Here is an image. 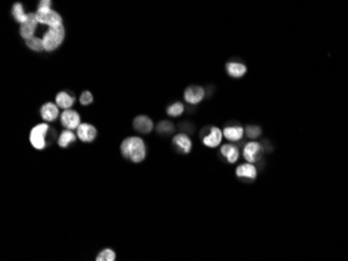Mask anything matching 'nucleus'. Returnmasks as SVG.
Returning a JSON list of instances; mask_svg holds the SVG:
<instances>
[{
  "label": "nucleus",
  "mask_w": 348,
  "mask_h": 261,
  "mask_svg": "<svg viewBox=\"0 0 348 261\" xmlns=\"http://www.w3.org/2000/svg\"><path fill=\"white\" fill-rule=\"evenodd\" d=\"M245 133L247 135V137L250 139H257L261 136L262 129L259 125H247L245 128Z\"/></svg>",
  "instance_id": "393cba45"
},
{
  "label": "nucleus",
  "mask_w": 348,
  "mask_h": 261,
  "mask_svg": "<svg viewBox=\"0 0 348 261\" xmlns=\"http://www.w3.org/2000/svg\"><path fill=\"white\" fill-rule=\"evenodd\" d=\"M76 135H78V137L80 141L89 143L94 141L97 137V130L93 124L83 122L80 125L79 129L76 130Z\"/></svg>",
  "instance_id": "9d476101"
},
{
  "label": "nucleus",
  "mask_w": 348,
  "mask_h": 261,
  "mask_svg": "<svg viewBox=\"0 0 348 261\" xmlns=\"http://www.w3.org/2000/svg\"><path fill=\"white\" fill-rule=\"evenodd\" d=\"M61 123L66 130H78L80 123V116L75 110H64L61 114Z\"/></svg>",
  "instance_id": "423d86ee"
},
{
  "label": "nucleus",
  "mask_w": 348,
  "mask_h": 261,
  "mask_svg": "<svg viewBox=\"0 0 348 261\" xmlns=\"http://www.w3.org/2000/svg\"><path fill=\"white\" fill-rule=\"evenodd\" d=\"M75 98L71 94L66 91L58 92L55 96V104L58 108H62L64 110H69V109L74 105Z\"/></svg>",
  "instance_id": "a211bd4d"
},
{
  "label": "nucleus",
  "mask_w": 348,
  "mask_h": 261,
  "mask_svg": "<svg viewBox=\"0 0 348 261\" xmlns=\"http://www.w3.org/2000/svg\"><path fill=\"white\" fill-rule=\"evenodd\" d=\"M225 69L227 74L234 79H240L247 72V67L240 62H228Z\"/></svg>",
  "instance_id": "4468645a"
},
{
  "label": "nucleus",
  "mask_w": 348,
  "mask_h": 261,
  "mask_svg": "<svg viewBox=\"0 0 348 261\" xmlns=\"http://www.w3.org/2000/svg\"><path fill=\"white\" fill-rule=\"evenodd\" d=\"M245 133V129H243L241 125H231V127H226L223 130V136L230 141L237 142L243 138Z\"/></svg>",
  "instance_id": "f3484780"
},
{
  "label": "nucleus",
  "mask_w": 348,
  "mask_h": 261,
  "mask_svg": "<svg viewBox=\"0 0 348 261\" xmlns=\"http://www.w3.org/2000/svg\"><path fill=\"white\" fill-rule=\"evenodd\" d=\"M133 125L134 130L141 134H148L154 130V122L146 115H140L135 117Z\"/></svg>",
  "instance_id": "9b49d317"
},
{
  "label": "nucleus",
  "mask_w": 348,
  "mask_h": 261,
  "mask_svg": "<svg viewBox=\"0 0 348 261\" xmlns=\"http://www.w3.org/2000/svg\"><path fill=\"white\" fill-rule=\"evenodd\" d=\"M38 22L47 25L49 28L55 27L58 24H63L62 16L52 8V1L49 0H42L39 2L36 12Z\"/></svg>",
  "instance_id": "f03ea898"
},
{
  "label": "nucleus",
  "mask_w": 348,
  "mask_h": 261,
  "mask_svg": "<svg viewBox=\"0 0 348 261\" xmlns=\"http://www.w3.org/2000/svg\"><path fill=\"white\" fill-rule=\"evenodd\" d=\"M41 117L43 118V120L50 122L54 121L58 115H59V110L56 104L54 103H45L41 108Z\"/></svg>",
  "instance_id": "ddd939ff"
},
{
  "label": "nucleus",
  "mask_w": 348,
  "mask_h": 261,
  "mask_svg": "<svg viewBox=\"0 0 348 261\" xmlns=\"http://www.w3.org/2000/svg\"><path fill=\"white\" fill-rule=\"evenodd\" d=\"M76 136H78V135H75V134L73 133V131L64 130V131L61 133V135H59L58 140H57L58 146L62 147V148L68 147V146H69V145H71V143H74V142H75Z\"/></svg>",
  "instance_id": "6ab92c4d"
},
{
  "label": "nucleus",
  "mask_w": 348,
  "mask_h": 261,
  "mask_svg": "<svg viewBox=\"0 0 348 261\" xmlns=\"http://www.w3.org/2000/svg\"><path fill=\"white\" fill-rule=\"evenodd\" d=\"M120 149L122 156L134 163H140L146 157L145 143L137 136L125 138L121 143Z\"/></svg>",
  "instance_id": "f257e3e1"
},
{
  "label": "nucleus",
  "mask_w": 348,
  "mask_h": 261,
  "mask_svg": "<svg viewBox=\"0 0 348 261\" xmlns=\"http://www.w3.org/2000/svg\"><path fill=\"white\" fill-rule=\"evenodd\" d=\"M25 44H27V46L30 50H32V52L41 53V52H43V50H45L43 40H42L41 38H38V37H31L27 40H25Z\"/></svg>",
  "instance_id": "412c9836"
},
{
  "label": "nucleus",
  "mask_w": 348,
  "mask_h": 261,
  "mask_svg": "<svg viewBox=\"0 0 348 261\" xmlns=\"http://www.w3.org/2000/svg\"><path fill=\"white\" fill-rule=\"evenodd\" d=\"M184 111H185V107L184 104H182L181 102H176L167 108V114L171 117L181 116L184 113Z\"/></svg>",
  "instance_id": "5701e85b"
},
{
  "label": "nucleus",
  "mask_w": 348,
  "mask_h": 261,
  "mask_svg": "<svg viewBox=\"0 0 348 261\" xmlns=\"http://www.w3.org/2000/svg\"><path fill=\"white\" fill-rule=\"evenodd\" d=\"M38 23L39 22L37 19L36 13H28L27 20L24 23L20 24V30H19L20 36L25 40H27L31 37H35V31Z\"/></svg>",
  "instance_id": "0eeeda50"
},
{
  "label": "nucleus",
  "mask_w": 348,
  "mask_h": 261,
  "mask_svg": "<svg viewBox=\"0 0 348 261\" xmlns=\"http://www.w3.org/2000/svg\"><path fill=\"white\" fill-rule=\"evenodd\" d=\"M263 153H264V149H263L261 143L257 141L248 142L243 149V156L248 163H254L259 161L263 156Z\"/></svg>",
  "instance_id": "39448f33"
},
{
  "label": "nucleus",
  "mask_w": 348,
  "mask_h": 261,
  "mask_svg": "<svg viewBox=\"0 0 348 261\" xmlns=\"http://www.w3.org/2000/svg\"><path fill=\"white\" fill-rule=\"evenodd\" d=\"M220 153H221V155L227 160L228 163H232V164L236 163L240 156L239 148L234 145H230V143L223 145L221 148H220Z\"/></svg>",
  "instance_id": "dca6fc26"
},
{
  "label": "nucleus",
  "mask_w": 348,
  "mask_h": 261,
  "mask_svg": "<svg viewBox=\"0 0 348 261\" xmlns=\"http://www.w3.org/2000/svg\"><path fill=\"white\" fill-rule=\"evenodd\" d=\"M222 138H223V132L217 127H212L210 128L209 133L202 137V142L206 146L214 148L220 145Z\"/></svg>",
  "instance_id": "1a4fd4ad"
},
{
  "label": "nucleus",
  "mask_w": 348,
  "mask_h": 261,
  "mask_svg": "<svg viewBox=\"0 0 348 261\" xmlns=\"http://www.w3.org/2000/svg\"><path fill=\"white\" fill-rule=\"evenodd\" d=\"M236 174L237 176H239V178L254 180L258 176V171L256 166L252 165L251 163H244L237 167Z\"/></svg>",
  "instance_id": "2eb2a0df"
},
{
  "label": "nucleus",
  "mask_w": 348,
  "mask_h": 261,
  "mask_svg": "<svg viewBox=\"0 0 348 261\" xmlns=\"http://www.w3.org/2000/svg\"><path fill=\"white\" fill-rule=\"evenodd\" d=\"M172 143L175 147H177L184 154H189L192 149V140L187 134L181 133L173 137Z\"/></svg>",
  "instance_id": "f8f14e48"
},
{
  "label": "nucleus",
  "mask_w": 348,
  "mask_h": 261,
  "mask_svg": "<svg viewBox=\"0 0 348 261\" xmlns=\"http://www.w3.org/2000/svg\"><path fill=\"white\" fill-rule=\"evenodd\" d=\"M80 102L82 106H89L93 103V95L90 91H83L80 94Z\"/></svg>",
  "instance_id": "a878e982"
},
{
  "label": "nucleus",
  "mask_w": 348,
  "mask_h": 261,
  "mask_svg": "<svg viewBox=\"0 0 348 261\" xmlns=\"http://www.w3.org/2000/svg\"><path fill=\"white\" fill-rule=\"evenodd\" d=\"M50 128L47 123H39L33 127L29 133V141L36 149H44L46 147V135Z\"/></svg>",
  "instance_id": "20e7f679"
},
{
  "label": "nucleus",
  "mask_w": 348,
  "mask_h": 261,
  "mask_svg": "<svg viewBox=\"0 0 348 261\" xmlns=\"http://www.w3.org/2000/svg\"><path fill=\"white\" fill-rule=\"evenodd\" d=\"M116 254L111 249H105L97 255L95 261H115Z\"/></svg>",
  "instance_id": "b1692460"
},
{
  "label": "nucleus",
  "mask_w": 348,
  "mask_h": 261,
  "mask_svg": "<svg viewBox=\"0 0 348 261\" xmlns=\"http://www.w3.org/2000/svg\"><path fill=\"white\" fill-rule=\"evenodd\" d=\"M206 96V91L201 86H189L184 92V98L190 105H197Z\"/></svg>",
  "instance_id": "6e6552de"
},
{
  "label": "nucleus",
  "mask_w": 348,
  "mask_h": 261,
  "mask_svg": "<svg viewBox=\"0 0 348 261\" xmlns=\"http://www.w3.org/2000/svg\"><path fill=\"white\" fill-rule=\"evenodd\" d=\"M174 124L171 121L163 120L158 123L157 125V132L161 135H169L174 132Z\"/></svg>",
  "instance_id": "4be33fe9"
},
{
  "label": "nucleus",
  "mask_w": 348,
  "mask_h": 261,
  "mask_svg": "<svg viewBox=\"0 0 348 261\" xmlns=\"http://www.w3.org/2000/svg\"><path fill=\"white\" fill-rule=\"evenodd\" d=\"M65 36L66 30L63 24H58L55 25V27L49 28L44 33L43 38H42L44 44V49L49 53L54 52L55 49H57L62 45L65 40Z\"/></svg>",
  "instance_id": "7ed1b4c3"
},
{
  "label": "nucleus",
  "mask_w": 348,
  "mask_h": 261,
  "mask_svg": "<svg viewBox=\"0 0 348 261\" xmlns=\"http://www.w3.org/2000/svg\"><path fill=\"white\" fill-rule=\"evenodd\" d=\"M12 15H13L14 19H15L17 22L22 24V23H24L25 21L27 20V15H28V14L25 13L24 7H23L22 3L16 2V3H14L13 6H12Z\"/></svg>",
  "instance_id": "aec40b11"
}]
</instances>
